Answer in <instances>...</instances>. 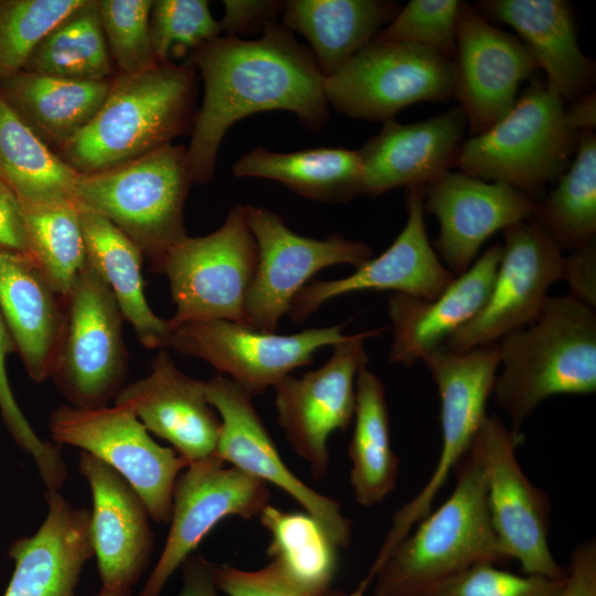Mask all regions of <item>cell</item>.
<instances>
[{"mask_svg": "<svg viewBox=\"0 0 596 596\" xmlns=\"http://www.w3.org/2000/svg\"><path fill=\"white\" fill-rule=\"evenodd\" d=\"M190 62L204 84L187 148L194 184L211 180L225 132L251 114L291 111L312 131L329 118L324 76L284 24H267L257 40L215 38L192 52Z\"/></svg>", "mask_w": 596, "mask_h": 596, "instance_id": "obj_1", "label": "cell"}, {"mask_svg": "<svg viewBox=\"0 0 596 596\" xmlns=\"http://www.w3.org/2000/svg\"><path fill=\"white\" fill-rule=\"evenodd\" d=\"M195 84L191 62L117 73L96 115L56 155L88 174L171 143L194 121Z\"/></svg>", "mask_w": 596, "mask_h": 596, "instance_id": "obj_2", "label": "cell"}, {"mask_svg": "<svg viewBox=\"0 0 596 596\" xmlns=\"http://www.w3.org/2000/svg\"><path fill=\"white\" fill-rule=\"evenodd\" d=\"M448 499L362 581L373 596H428L444 582L479 562L509 561L491 524L483 473L468 451L455 468Z\"/></svg>", "mask_w": 596, "mask_h": 596, "instance_id": "obj_3", "label": "cell"}, {"mask_svg": "<svg viewBox=\"0 0 596 596\" xmlns=\"http://www.w3.org/2000/svg\"><path fill=\"white\" fill-rule=\"evenodd\" d=\"M492 394L515 436L546 398L596 391V316L573 295L547 297L540 317L503 337Z\"/></svg>", "mask_w": 596, "mask_h": 596, "instance_id": "obj_4", "label": "cell"}, {"mask_svg": "<svg viewBox=\"0 0 596 596\" xmlns=\"http://www.w3.org/2000/svg\"><path fill=\"white\" fill-rule=\"evenodd\" d=\"M191 184L187 148L168 143L128 162L79 174L73 199L109 220L151 267L187 236L183 213Z\"/></svg>", "mask_w": 596, "mask_h": 596, "instance_id": "obj_5", "label": "cell"}, {"mask_svg": "<svg viewBox=\"0 0 596 596\" xmlns=\"http://www.w3.org/2000/svg\"><path fill=\"white\" fill-rule=\"evenodd\" d=\"M563 102L546 83L532 82L504 117L464 141L455 166L539 201L546 184L565 172L577 147L579 134L567 123Z\"/></svg>", "mask_w": 596, "mask_h": 596, "instance_id": "obj_6", "label": "cell"}, {"mask_svg": "<svg viewBox=\"0 0 596 596\" xmlns=\"http://www.w3.org/2000/svg\"><path fill=\"white\" fill-rule=\"evenodd\" d=\"M257 265V246L245 206L232 207L224 223L204 236H185L150 270L167 276L175 312L183 323L230 320L245 324V299Z\"/></svg>", "mask_w": 596, "mask_h": 596, "instance_id": "obj_7", "label": "cell"}, {"mask_svg": "<svg viewBox=\"0 0 596 596\" xmlns=\"http://www.w3.org/2000/svg\"><path fill=\"white\" fill-rule=\"evenodd\" d=\"M422 361L436 383L440 400V454L425 486L394 513L391 528L372 564L374 567L430 512L450 472L468 454L487 416L486 406L496 383L500 352L498 343L462 353L440 345Z\"/></svg>", "mask_w": 596, "mask_h": 596, "instance_id": "obj_8", "label": "cell"}, {"mask_svg": "<svg viewBox=\"0 0 596 596\" xmlns=\"http://www.w3.org/2000/svg\"><path fill=\"white\" fill-rule=\"evenodd\" d=\"M455 93L453 60L415 44L376 36L324 78L327 102L354 119L386 121L421 102Z\"/></svg>", "mask_w": 596, "mask_h": 596, "instance_id": "obj_9", "label": "cell"}, {"mask_svg": "<svg viewBox=\"0 0 596 596\" xmlns=\"http://www.w3.org/2000/svg\"><path fill=\"white\" fill-rule=\"evenodd\" d=\"M49 429L56 445L77 447L117 471L138 492L151 520L170 522L174 483L189 464L158 444L129 407L61 405L50 413Z\"/></svg>", "mask_w": 596, "mask_h": 596, "instance_id": "obj_10", "label": "cell"}, {"mask_svg": "<svg viewBox=\"0 0 596 596\" xmlns=\"http://www.w3.org/2000/svg\"><path fill=\"white\" fill-rule=\"evenodd\" d=\"M124 320L111 290L88 262L67 299L65 337L50 377L67 405L105 407L125 386Z\"/></svg>", "mask_w": 596, "mask_h": 596, "instance_id": "obj_11", "label": "cell"}, {"mask_svg": "<svg viewBox=\"0 0 596 596\" xmlns=\"http://www.w3.org/2000/svg\"><path fill=\"white\" fill-rule=\"evenodd\" d=\"M521 440L497 416L487 415L469 453L481 467L491 524L508 558L517 560L524 574L563 578L567 570L549 543L550 500L519 465Z\"/></svg>", "mask_w": 596, "mask_h": 596, "instance_id": "obj_12", "label": "cell"}, {"mask_svg": "<svg viewBox=\"0 0 596 596\" xmlns=\"http://www.w3.org/2000/svg\"><path fill=\"white\" fill-rule=\"evenodd\" d=\"M257 246V265L245 299V326L276 332L279 320L307 281L321 269L339 264L359 267L373 257L360 241L330 235L316 240L292 232L277 213L244 205Z\"/></svg>", "mask_w": 596, "mask_h": 596, "instance_id": "obj_13", "label": "cell"}, {"mask_svg": "<svg viewBox=\"0 0 596 596\" xmlns=\"http://www.w3.org/2000/svg\"><path fill=\"white\" fill-rule=\"evenodd\" d=\"M503 253L481 309L443 344L462 353L496 343L533 323L547 299L549 287L565 276V256L533 220L503 231Z\"/></svg>", "mask_w": 596, "mask_h": 596, "instance_id": "obj_14", "label": "cell"}, {"mask_svg": "<svg viewBox=\"0 0 596 596\" xmlns=\"http://www.w3.org/2000/svg\"><path fill=\"white\" fill-rule=\"evenodd\" d=\"M343 327L278 334L230 320L194 321L173 328L169 348L205 361L254 397L310 364L319 349L345 340Z\"/></svg>", "mask_w": 596, "mask_h": 596, "instance_id": "obj_15", "label": "cell"}, {"mask_svg": "<svg viewBox=\"0 0 596 596\" xmlns=\"http://www.w3.org/2000/svg\"><path fill=\"white\" fill-rule=\"evenodd\" d=\"M381 331L349 334L333 345L323 365L299 379L288 375L274 386L279 425L315 479L327 473L330 435L344 432L354 417L356 375L369 362L365 341Z\"/></svg>", "mask_w": 596, "mask_h": 596, "instance_id": "obj_16", "label": "cell"}, {"mask_svg": "<svg viewBox=\"0 0 596 596\" xmlns=\"http://www.w3.org/2000/svg\"><path fill=\"white\" fill-rule=\"evenodd\" d=\"M267 485L216 455L189 465L177 478L170 530L161 555L138 596H161L172 574L223 519L258 518L268 504Z\"/></svg>", "mask_w": 596, "mask_h": 596, "instance_id": "obj_17", "label": "cell"}, {"mask_svg": "<svg viewBox=\"0 0 596 596\" xmlns=\"http://www.w3.org/2000/svg\"><path fill=\"white\" fill-rule=\"evenodd\" d=\"M209 403L221 418L216 456L225 464L281 489L310 514L341 549L348 547L352 523L338 501L300 480L284 462L253 397L230 377L216 374L205 382Z\"/></svg>", "mask_w": 596, "mask_h": 596, "instance_id": "obj_18", "label": "cell"}, {"mask_svg": "<svg viewBox=\"0 0 596 596\" xmlns=\"http://www.w3.org/2000/svg\"><path fill=\"white\" fill-rule=\"evenodd\" d=\"M454 96L469 132L479 135L513 107L521 82L539 67L515 35L491 23L469 3H461L453 57Z\"/></svg>", "mask_w": 596, "mask_h": 596, "instance_id": "obj_19", "label": "cell"}, {"mask_svg": "<svg viewBox=\"0 0 596 596\" xmlns=\"http://www.w3.org/2000/svg\"><path fill=\"white\" fill-rule=\"evenodd\" d=\"M405 226L391 246L343 278L315 280L304 286L287 315L305 321L324 302L359 291H394L430 300L456 278L433 248L425 224L424 188L407 189Z\"/></svg>", "mask_w": 596, "mask_h": 596, "instance_id": "obj_20", "label": "cell"}, {"mask_svg": "<svg viewBox=\"0 0 596 596\" xmlns=\"http://www.w3.org/2000/svg\"><path fill=\"white\" fill-rule=\"evenodd\" d=\"M536 202L507 183L462 171L449 170L424 188V210L439 223L437 255L455 276L472 265L492 234L531 219Z\"/></svg>", "mask_w": 596, "mask_h": 596, "instance_id": "obj_21", "label": "cell"}, {"mask_svg": "<svg viewBox=\"0 0 596 596\" xmlns=\"http://www.w3.org/2000/svg\"><path fill=\"white\" fill-rule=\"evenodd\" d=\"M114 404L129 407L189 465L216 455L221 418L206 398L205 382L179 370L167 349L153 356L147 376L125 384Z\"/></svg>", "mask_w": 596, "mask_h": 596, "instance_id": "obj_22", "label": "cell"}, {"mask_svg": "<svg viewBox=\"0 0 596 596\" xmlns=\"http://www.w3.org/2000/svg\"><path fill=\"white\" fill-rule=\"evenodd\" d=\"M78 471L92 492L89 530L102 586L132 587L148 567L153 549L149 512L129 482L83 450Z\"/></svg>", "mask_w": 596, "mask_h": 596, "instance_id": "obj_23", "label": "cell"}, {"mask_svg": "<svg viewBox=\"0 0 596 596\" xmlns=\"http://www.w3.org/2000/svg\"><path fill=\"white\" fill-rule=\"evenodd\" d=\"M466 126L460 107L406 125L384 121L358 150L362 194L374 198L398 187H427L456 164Z\"/></svg>", "mask_w": 596, "mask_h": 596, "instance_id": "obj_24", "label": "cell"}, {"mask_svg": "<svg viewBox=\"0 0 596 596\" xmlns=\"http://www.w3.org/2000/svg\"><path fill=\"white\" fill-rule=\"evenodd\" d=\"M0 313L30 379H50L65 337L67 300L29 255L1 244Z\"/></svg>", "mask_w": 596, "mask_h": 596, "instance_id": "obj_25", "label": "cell"}, {"mask_svg": "<svg viewBox=\"0 0 596 596\" xmlns=\"http://www.w3.org/2000/svg\"><path fill=\"white\" fill-rule=\"evenodd\" d=\"M45 499L40 528L8 550L14 570L3 596H76L82 571L94 556L91 510L73 507L60 491H46Z\"/></svg>", "mask_w": 596, "mask_h": 596, "instance_id": "obj_26", "label": "cell"}, {"mask_svg": "<svg viewBox=\"0 0 596 596\" xmlns=\"http://www.w3.org/2000/svg\"><path fill=\"white\" fill-rule=\"evenodd\" d=\"M503 247L490 246L437 297L393 294L387 301L393 340L389 360L412 366L473 318L491 291Z\"/></svg>", "mask_w": 596, "mask_h": 596, "instance_id": "obj_27", "label": "cell"}, {"mask_svg": "<svg viewBox=\"0 0 596 596\" xmlns=\"http://www.w3.org/2000/svg\"><path fill=\"white\" fill-rule=\"evenodd\" d=\"M479 8L512 28L530 50L546 84L563 99L576 98L592 84L594 62L577 42L573 14L563 0H487Z\"/></svg>", "mask_w": 596, "mask_h": 596, "instance_id": "obj_28", "label": "cell"}, {"mask_svg": "<svg viewBox=\"0 0 596 596\" xmlns=\"http://www.w3.org/2000/svg\"><path fill=\"white\" fill-rule=\"evenodd\" d=\"M111 78L78 81L21 71L0 82V95L56 153L96 115Z\"/></svg>", "mask_w": 596, "mask_h": 596, "instance_id": "obj_29", "label": "cell"}, {"mask_svg": "<svg viewBox=\"0 0 596 596\" xmlns=\"http://www.w3.org/2000/svg\"><path fill=\"white\" fill-rule=\"evenodd\" d=\"M77 205L88 262L111 290L124 319L132 326L145 348L168 349L173 329L169 320L151 310L146 299L141 275L143 254L105 216Z\"/></svg>", "mask_w": 596, "mask_h": 596, "instance_id": "obj_30", "label": "cell"}, {"mask_svg": "<svg viewBox=\"0 0 596 596\" xmlns=\"http://www.w3.org/2000/svg\"><path fill=\"white\" fill-rule=\"evenodd\" d=\"M400 10L384 0H290L285 1L284 25L301 33L324 78L339 70Z\"/></svg>", "mask_w": 596, "mask_h": 596, "instance_id": "obj_31", "label": "cell"}, {"mask_svg": "<svg viewBox=\"0 0 596 596\" xmlns=\"http://www.w3.org/2000/svg\"><path fill=\"white\" fill-rule=\"evenodd\" d=\"M236 177L278 181L291 191L322 202H345L362 194L358 150L321 147L294 152L256 148L233 166Z\"/></svg>", "mask_w": 596, "mask_h": 596, "instance_id": "obj_32", "label": "cell"}, {"mask_svg": "<svg viewBox=\"0 0 596 596\" xmlns=\"http://www.w3.org/2000/svg\"><path fill=\"white\" fill-rule=\"evenodd\" d=\"M350 485L358 504L382 502L396 487L400 460L391 444L383 381L364 365L355 381L354 428L349 445Z\"/></svg>", "mask_w": 596, "mask_h": 596, "instance_id": "obj_33", "label": "cell"}, {"mask_svg": "<svg viewBox=\"0 0 596 596\" xmlns=\"http://www.w3.org/2000/svg\"><path fill=\"white\" fill-rule=\"evenodd\" d=\"M78 173L50 149L0 95V181L20 204L74 200Z\"/></svg>", "mask_w": 596, "mask_h": 596, "instance_id": "obj_34", "label": "cell"}, {"mask_svg": "<svg viewBox=\"0 0 596 596\" xmlns=\"http://www.w3.org/2000/svg\"><path fill=\"white\" fill-rule=\"evenodd\" d=\"M269 533L267 554L308 596L328 592L339 565V546L307 512L267 504L258 515Z\"/></svg>", "mask_w": 596, "mask_h": 596, "instance_id": "obj_35", "label": "cell"}, {"mask_svg": "<svg viewBox=\"0 0 596 596\" xmlns=\"http://www.w3.org/2000/svg\"><path fill=\"white\" fill-rule=\"evenodd\" d=\"M561 251H574L595 241L596 234V136L578 135L575 158L557 185L536 202L531 217Z\"/></svg>", "mask_w": 596, "mask_h": 596, "instance_id": "obj_36", "label": "cell"}, {"mask_svg": "<svg viewBox=\"0 0 596 596\" xmlns=\"http://www.w3.org/2000/svg\"><path fill=\"white\" fill-rule=\"evenodd\" d=\"M113 70L98 0H86L43 38L22 71L68 79L103 81L114 76Z\"/></svg>", "mask_w": 596, "mask_h": 596, "instance_id": "obj_37", "label": "cell"}, {"mask_svg": "<svg viewBox=\"0 0 596 596\" xmlns=\"http://www.w3.org/2000/svg\"><path fill=\"white\" fill-rule=\"evenodd\" d=\"M21 211L28 255L67 300L88 263L77 203L21 204Z\"/></svg>", "mask_w": 596, "mask_h": 596, "instance_id": "obj_38", "label": "cell"}, {"mask_svg": "<svg viewBox=\"0 0 596 596\" xmlns=\"http://www.w3.org/2000/svg\"><path fill=\"white\" fill-rule=\"evenodd\" d=\"M86 0H0V82L21 72L36 45Z\"/></svg>", "mask_w": 596, "mask_h": 596, "instance_id": "obj_39", "label": "cell"}, {"mask_svg": "<svg viewBox=\"0 0 596 596\" xmlns=\"http://www.w3.org/2000/svg\"><path fill=\"white\" fill-rule=\"evenodd\" d=\"M222 32L205 0H156L150 11V35L159 64L194 52Z\"/></svg>", "mask_w": 596, "mask_h": 596, "instance_id": "obj_40", "label": "cell"}, {"mask_svg": "<svg viewBox=\"0 0 596 596\" xmlns=\"http://www.w3.org/2000/svg\"><path fill=\"white\" fill-rule=\"evenodd\" d=\"M152 3V0H98L102 26L118 73H139L159 64L150 35Z\"/></svg>", "mask_w": 596, "mask_h": 596, "instance_id": "obj_41", "label": "cell"}, {"mask_svg": "<svg viewBox=\"0 0 596 596\" xmlns=\"http://www.w3.org/2000/svg\"><path fill=\"white\" fill-rule=\"evenodd\" d=\"M15 352L13 341L0 313V415L17 446L31 456L46 490L58 491L68 472L58 445L41 439L13 395L7 373V356Z\"/></svg>", "mask_w": 596, "mask_h": 596, "instance_id": "obj_42", "label": "cell"}, {"mask_svg": "<svg viewBox=\"0 0 596 596\" xmlns=\"http://www.w3.org/2000/svg\"><path fill=\"white\" fill-rule=\"evenodd\" d=\"M461 3L458 0H412L400 8L376 38L427 47L453 60Z\"/></svg>", "mask_w": 596, "mask_h": 596, "instance_id": "obj_43", "label": "cell"}, {"mask_svg": "<svg viewBox=\"0 0 596 596\" xmlns=\"http://www.w3.org/2000/svg\"><path fill=\"white\" fill-rule=\"evenodd\" d=\"M565 587L566 576L519 575L485 561L457 573L428 596H564Z\"/></svg>", "mask_w": 596, "mask_h": 596, "instance_id": "obj_44", "label": "cell"}, {"mask_svg": "<svg viewBox=\"0 0 596 596\" xmlns=\"http://www.w3.org/2000/svg\"><path fill=\"white\" fill-rule=\"evenodd\" d=\"M215 582L227 596H308L274 561L255 571L215 565Z\"/></svg>", "mask_w": 596, "mask_h": 596, "instance_id": "obj_45", "label": "cell"}, {"mask_svg": "<svg viewBox=\"0 0 596 596\" xmlns=\"http://www.w3.org/2000/svg\"><path fill=\"white\" fill-rule=\"evenodd\" d=\"M220 22L225 36L238 38L265 29L284 10L285 2L270 0H225Z\"/></svg>", "mask_w": 596, "mask_h": 596, "instance_id": "obj_46", "label": "cell"}, {"mask_svg": "<svg viewBox=\"0 0 596 596\" xmlns=\"http://www.w3.org/2000/svg\"><path fill=\"white\" fill-rule=\"evenodd\" d=\"M596 245L595 241L574 249L565 256L564 280L570 284L571 295L589 306L596 304Z\"/></svg>", "mask_w": 596, "mask_h": 596, "instance_id": "obj_47", "label": "cell"}, {"mask_svg": "<svg viewBox=\"0 0 596 596\" xmlns=\"http://www.w3.org/2000/svg\"><path fill=\"white\" fill-rule=\"evenodd\" d=\"M566 570L564 596H596L595 540H587L575 547Z\"/></svg>", "mask_w": 596, "mask_h": 596, "instance_id": "obj_48", "label": "cell"}, {"mask_svg": "<svg viewBox=\"0 0 596 596\" xmlns=\"http://www.w3.org/2000/svg\"><path fill=\"white\" fill-rule=\"evenodd\" d=\"M0 244L28 255V243L21 204L0 181Z\"/></svg>", "mask_w": 596, "mask_h": 596, "instance_id": "obj_49", "label": "cell"}, {"mask_svg": "<svg viewBox=\"0 0 596 596\" xmlns=\"http://www.w3.org/2000/svg\"><path fill=\"white\" fill-rule=\"evenodd\" d=\"M178 596H219L215 565L202 555H190L182 564V587Z\"/></svg>", "mask_w": 596, "mask_h": 596, "instance_id": "obj_50", "label": "cell"}, {"mask_svg": "<svg viewBox=\"0 0 596 596\" xmlns=\"http://www.w3.org/2000/svg\"><path fill=\"white\" fill-rule=\"evenodd\" d=\"M565 116L570 126L577 132L593 131L596 127V99L595 93L585 95L565 109Z\"/></svg>", "mask_w": 596, "mask_h": 596, "instance_id": "obj_51", "label": "cell"}, {"mask_svg": "<svg viewBox=\"0 0 596 596\" xmlns=\"http://www.w3.org/2000/svg\"><path fill=\"white\" fill-rule=\"evenodd\" d=\"M95 596H132V593L127 586H102Z\"/></svg>", "mask_w": 596, "mask_h": 596, "instance_id": "obj_52", "label": "cell"}, {"mask_svg": "<svg viewBox=\"0 0 596 596\" xmlns=\"http://www.w3.org/2000/svg\"><path fill=\"white\" fill-rule=\"evenodd\" d=\"M366 588L368 586L361 582L353 592L348 593L341 589L330 588L321 596H364Z\"/></svg>", "mask_w": 596, "mask_h": 596, "instance_id": "obj_53", "label": "cell"}]
</instances>
